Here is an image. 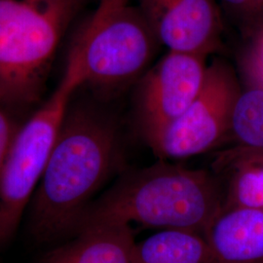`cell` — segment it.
<instances>
[{"instance_id": "3957f363", "label": "cell", "mask_w": 263, "mask_h": 263, "mask_svg": "<svg viewBox=\"0 0 263 263\" xmlns=\"http://www.w3.org/2000/svg\"><path fill=\"white\" fill-rule=\"evenodd\" d=\"M159 41L136 0H101L76 35L68 60L98 94H118L147 70Z\"/></svg>"}, {"instance_id": "4fadbf2b", "label": "cell", "mask_w": 263, "mask_h": 263, "mask_svg": "<svg viewBox=\"0 0 263 263\" xmlns=\"http://www.w3.org/2000/svg\"><path fill=\"white\" fill-rule=\"evenodd\" d=\"M230 142L235 146L263 147V88L242 90L233 111Z\"/></svg>"}, {"instance_id": "5b68a950", "label": "cell", "mask_w": 263, "mask_h": 263, "mask_svg": "<svg viewBox=\"0 0 263 263\" xmlns=\"http://www.w3.org/2000/svg\"><path fill=\"white\" fill-rule=\"evenodd\" d=\"M82 85L77 66L67 61L54 94L16 133L0 175V248L17 231L46 168L71 98Z\"/></svg>"}, {"instance_id": "277c9868", "label": "cell", "mask_w": 263, "mask_h": 263, "mask_svg": "<svg viewBox=\"0 0 263 263\" xmlns=\"http://www.w3.org/2000/svg\"><path fill=\"white\" fill-rule=\"evenodd\" d=\"M77 0H0V103L41 94Z\"/></svg>"}, {"instance_id": "7c38bea8", "label": "cell", "mask_w": 263, "mask_h": 263, "mask_svg": "<svg viewBox=\"0 0 263 263\" xmlns=\"http://www.w3.org/2000/svg\"><path fill=\"white\" fill-rule=\"evenodd\" d=\"M228 174L223 186L222 209H249L263 212V164L234 162L216 174Z\"/></svg>"}, {"instance_id": "e0dca14e", "label": "cell", "mask_w": 263, "mask_h": 263, "mask_svg": "<svg viewBox=\"0 0 263 263\" xmlns=\"http://www.w3.org/2000/svg\"><path fill=\"white\" fill-rule=\"evenodd\" d=\"M236 19L240 20L247 30L250 17V0H218Z\"/></svg>"}, {"instance_id": "ba28073f", "label": "cell", "mask_w": 263, "mask_h": 263, "mask_svg": "<svg viewBox=\"0 0 263 263\" xmlns=\"http://www.w3.org/2000/svg\"><path fill=\"white\" fill-rule=\"evenodd\" d=\"M160 44L169 51L209 57L221 46L218 0H136Z\"/></svg>"}, {"instance_id": "8fae6325", "label": "cell", "mask_w": 263, "mask_h": 263, "mask_svg": "<svg viewBox=\"0 0 263 263\" xmlns=\"http://www.w3.org/2000/svg\"><path fill=\"white\" fill-rule=\"evenodd\" d=\"M205 235L182 229H164L137 242L134 263H207Z\"/></svg>"}, {"instance_id": "5bb4252c", "label": "cell", "mask_w": 263, "mask_h": 263, "mask_svg": "<svg viewBox=\"0 0 263 263\" xmlns=\"http://www.w3.org/2000/svg\"><path fill=\"white\" fill-rule=\"evenodd\" d=\"M250 36L251 40L240 60V67L248 87L263 88V28Z\"/></svg>"}, {"instance_id": "6da1fadb", "label": "cell", "mask_w": 263, "mask_h": 263, "mask_svg": "<svg viewBox=\"0 0 263 263\" xmlns=\"http://www.w3.org/2000/svg\"><path fill=\"white\" fill-rule=\"evenodd\" d=\"M121 161L117 123L91 104H69L29 209L39 244L71 238L95 194Z\"/></svg>"}, {"instance_id": "ac0fdd59", "label": "cell", "mask_w": 263, "mask_h": 263, "mask_svg": "<svg viewBox=\"0 0 263 263\" xmlns=\"http://www.w3.org/2000/svg\"><path fill=\"white\" fill-rule=\"evenodd\" d=\"M263 28V0H250V17L247 31L251 34Z\"/></svg>"}, {"instance_id": "9a60e30c", "label": "cell", "mask_w": 263, "mask_h": 263, "mask_svg": "<svg viewBox=\"0 0 263 263\" xmlns=\"http://www.w3.org/2000/svg\"><path fill=\"white\" fill-rule=\"evenodd\" d=\"M254 162L263 164V147L252 148L242 146H231L220 151L214 162V171L218 172L234 162Z\"/></svg>"}, {"instance_id": "52a82bcc", "label": "cell", "mask_w": 263, "mask_h": 263, "mask_svg": "<svg viewBox=\"0 0 263 263\" xmlns=\"http://www.w3.org/2000/svg\"><path fill=\"white\" fill-rule=\"evenodd\" d=\"M207 68V57L169 51L138 80L134 116L147 145L197 97Z\"/></svg>"}, {"instance_id": "8992f818", "label": "cell", "mask_w": 263, "mask_h": 263, "mask_svg": "<svg viewBox=\"0 0 263 263\" xmlns=\"http://www.w3.org/2000/svg\"><path fill=\"white\" fill-rule=\"evenodd\" d=\"M241 92L233 68L216 59L208 65L197 97L148 146L156 157L168 161L197 156L230 142L232 116Z\"/></svg>"}, {"instance_id": "9c48e42d", "label": "cell", "mask_w": 263, "mask_h": 263, "mask_svg": "<svg viewBox=\"0 0 263 263\" xmlns=\"http://www.w3.org/2000/svg\"><path fill=\"white\" fill-rule=\"evenodd\" d=\"M207 263H263V212L222 209L205 234Z\"/></svg>"}, {"instance_id": "30bf717a", "label": "cell", "mask_w": 263, "mask_h": 263, "mask_svg": "<svg viewBox=\"0 0 263 263\" xmlns=\"http://www.w3.org/2000/svg\"><path fill=\"white\" fill-rule=\"evenodd\" d=\"M136 245L131 226H88L35 263H134Z\"/></svg>"}, {"instance_id": "2e32d148", "label": "cell", "mask_w": 263, "mask_h": 263, "mask_svg": "<svg viewBox=\"0 0 263 263\" xmlns=\"http://www.w3.org/2000/svg\"><path fill=\"white\" fill-rule=\"evenodd\" d=\"M17 131L7 113L0 106V175Z\"/></svg>"}, {"instance_id": "7a4b0ae2", "label": "cell", "mask_w": 263, "mask_h": 263, "mask_svg": "<svg viewBox=\"0 0 263 263\" xmlns=\"http://www.w3.org/2000/svg\"><path fill=\"white\" fill-rule=\"evenodd\" d=\"M222 204L223 185L216 172L160 160L124 173L87 208L76 233L88 226L137 223L205 235Z\"/></svg>"}]
</instances>
